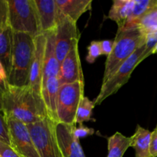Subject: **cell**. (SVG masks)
<instances>
[{
    "instance_id": "6da1fadb",
    "label": "cell",
    "mask_w": 157,
    "mask_h": 157,
    "mask_svg": "<svg viewBox=\"0 0 157 157\" xmlns=\"http://www.w3.org/2000/svg\"><path fill=\"white\" fill-rule=\"evenodd\" d=\"M5 117L29 125L48 117L42 96L29 85L18 87L6 83L1 96Z\"/></svg>"
},
{
    "instance_id": "7a4b0ae2",
    "label": "cell",
    "mask_w": 157,
    "mask_h": 157,
    "mask_svg": "<svg viewBox=\"0 0 157 157\" xmlns=\"http://www.w3.org/2000/svg\"><path fill=\"white\" fill-rule=\"evenodd\" d=\"M35 50V38L29 34L13 32L12 66L8 84L18 87L29 85Z\"/></svg>"
},
{
    "instance_id": "3957f363",
    "label": "cell",
    "mask_w": 157,
    "mask_h": 157,
    "mask_svg": "<svg viewBox=\"0 0 157 157\" xmlns=\"http://www.w3.org/2000/svg\"><path fill=\"white\" fill-rule=\"evenodd\" d=\"M146 35L138 28L117 30L113 48L105 63L103 82L108 79L138 48L145 44Z\"/></svg>"
},
{
    "instance_id": "277c9868",
    "label": "cell",
    "mask_w": 157,
    "mask_h": 157,
    "mask_svg": "<svg viewBox=\"0 0 157 157\" xmlns=\"http://www.w3.org/2000/svg\"><path fill=\"white\" fill-rule=\"evenodd\" d=\"M8 2L9 27L13 32L29 34L35 38L42 34L35 0H8Z\"/></svg>"
},
{
    "instance_id": "5b68a950",
    "label": "cell",
    "mask_w": 157,
    "mask_h": 157,
    "mask_svg": "<svg viewBox=\"0 0 157 157\" xmlns=\"http://www.w3.org/2000/svg\"><path fill=\"white\" fill-rule=\"evenodd\" d=\"M145 44H143L137 50L124 61L121 67L101 85L99 94L94 101L95 105H100L108 97L116 94L124 84L128 82L132 72L136 66L145 60Z\"/></svg>"
},
{
    "instance_id": "8992f818",
    "label": "cell",
    "mask_w": 157,
    "mask_h": 157,
    "mask_svg": "<svg viewBox=\"0 0 157 157\" xmlns=\"http://www.w3.org/2000/svg\"><path fill=\"white\" fill-rule=\"evenodd\" d=\"M56 124L47 117L27 125L40 157H63L57 139Z\"/></svg>"
},
{
    "instance_id": "52a82bcc",
    "label": "cell",
    "mask_w": 157,
    "mask_h": 157,
    "mask_svg": "<svg viewBox=\"0 0 157 157\" xmlns=\"http://www.w3.org/2000/svg\"><path fill=\"white\" fill-rule=\"evenodd\" d=\"M84 81H78L60 86L58 101V123L66 125H76L78 106L82 101Z\"/></svg>"
},
{
    "instance_id": "ba28073f",
    "label": "cell",
    "mask_w": 157,
    "mask_h": 157,
    "mask_svg": "<svg viewBox=\"0 0 157 157\" xmlns=\"http://www.w3.org/2000/svg\"><path fill=\"white\" fill-rule=\"evenodd\" d=\"M79 38L77 22L66 17L58 9L57 26L55 29V52L60 64L72 48L79 43Z\"/></svg>"
},
{
    "instance_id": "9c48e42d",
    "label": "cell",
    "mask_w": 157,
    "mask_h": 157,
    "mask_svg": "<svg viewBox=\"0 0 157 157\" xmlns=\"http://www.w3.org/2000/svg\"><path fill=\"white\" fill-rule=\"evenodd\" d=\"M6 118L11 147L21 157H40L27 125L13 118Z\"/></svg>"
},
{
    "instance_id": "30bf717a",
    "label": "cell",
    "mask_w": 157,
    "mask_h": 157,
    "mask_svg": "<svg viewBox=\"0 0 157 157\" xmlns=\"http://www.w3.org/2000/svg\"><path fill=\"white\" fill-rule=\"evenodd\" d=\"M58 80L61 85L84 81L80 59L78 44H75L60 64Z\"/></svg>"
},
{
    "instance_id": "8fae6325",
    "label": "cell",
    "mask_w": 157,
    "mask_h": 157,
    "mask_svg": "<svg viewBox=\"0 0 157 157\" xmlns=\"http://www.w3.org/2000/svg\"><path fill=\"white\" fill-rule=\"evenodd\" d=\"M61 123L56 124V136L63 157H86L79 139L74 134V127Z\"/></svg>"
},
{
    "instance_id": "7c38bea8",
    "label": "cell",
    "mask_w": 157,
    "mask_h": 157,
    "mask_svg": "<svg viewBox=\"0 0 157 157\" xmlns=\"http://www.w3.org/2000/svg\"><path fill=\"white\" fill-rule=\"evenodd\" d=\"M35 50L31 67L29 85L35 92L41 95L44 70V55L46 43L45 34L42 33L37 36L35 38Z\"/></svg>"
},
{
    "instance_id": "4fadbf2b",
    "label": "cell",
    "mask_w": 157,
    "mask_h": 157,
    "mask_svg": "<svg viewBox=\"0 0 157 157\" xmlns=\"http://www.w3.org/2000/svg\"><path fill=\"white\" fill-rule=\"evenodd\" d=\"M46 43L44 55L42 85L51 78H58L60 64L55 52V30L46 32Z\"/></svg>"
},
{
    "instance_id": "5bb4252c",
    "label": "cell",
    "mask_w": 157,
    "mask_h": 157,
    "mask_svg": "<svg viewBox=\"0 0 157 157\" xmlns=\"http://www.w3.org/2000/svg\"><path fill=\"white\" fill-rule=\"evenodd\" d=\"M60 86L58 78H51L43 84L41 88V96L47 110L48 116L55 123H58V101Z\"/></svg>"
},
{
    "instance_id": "9a60e30c",
    "label": "cell",
    "mask_w": 157,
    "mask_h": 157,
    "mask_svg": "<svg viewBox=\"0 0 157 157\" xmlns=\"http://www.w3.org/2000/svg\"><path fill=\"white\" fill-rule=\"evenodd\" d=\"M39 17L41 33L55 30L58 18L56 0H35Z\"/></svg>"
},
{
    "instance_id": "2e32d148",
    "label": "cell",
    "mask_w": 157,
    "mask_h": 157,
    "mask_svg": "<svg viewBox=\"0 0 157 157\" xmlns=\"http://www.w3.org/2000/svg\"><path fill=\"white\" fill-rule=\"evenodd\" d=\"M61 13L77 22L80 17L91 9L92 0H56Z\"/></svg>"
},
{
    "instance_id": "e0dca14e",
    "label": "cell",
    "mask_w": 157,
    "mask_h": 157,
    "mask_svg": "<svg viewBox=\"0 0 157 157\" xmlns=\"http://www.w3.org/2000/svg\"><path fill=\"white\" fill-rule=\"evenodd\" d=\"M135 0H114L109 12V18L118 25V29H122L127 22L133 12Z\"/></svg>"
},
{
    "instance_id": "ac0fdd59",
    "label": "cell",
    "mask_w": 157,
    "mask_h": 157,
    "mask_svg": "<svg viewBox=\"0 0 157 157\" xmlns=\"http://www.w3.org/2000/svg\"><path fill=\"white\" fill-rule=\"evenodd\" d=\"M13 31L10 27L0 32V61L6 70L7 77L10 73L12 66Z\"/></svg>"
},
{
    "instance_id": "d6986e66",
    "label": "cell",
    "mask_w": 157,
    "mask_h": 157,
    "mask_svg": "<svg viewBox=\"0 0 157 157\" xmlns=\"http://www.w3.org/2000/svg\"><path fill=\"white\" fill-rule=\"evenodd\" d=\"M151 132L137 125L136 132L131 136V147L135 150V157H152L150 153Z\"/></svg>"
},
{
    "instance_id": "ffe728a7",
    "label": "cell",
    "mask_w": 157,
    "mask_h": 157,
    "mask_svg": "<svg viewBox=\"0 0 157 157\" xmlns=\"http://www.w3.org/2000/svg\"><path fill=\"white\" fill-rule=\"evenodd\" d=\"M132 138L117 132L108 138V153L107 157H123L129 147H131Z\"/></svg>"
},
{
    "instance_id": "44dd1931",
    "label": "cell",
    "mask_w": 157,
    "mask_h": 157,
    "mask_svg": "<svg viewBox=\"0 0 157 157\" xmlns=\"http://www.w3.org/2000/svg\"><path fill=\"white\" fill-rule=\"evenodd\" d=\"M138 28L141 32L147 35L149 32L157 28V6L153 9L140 17L138 19L133 21L127 29H132V28ZM122 30V29H121Z\"/></svg>"
},
{
    "instance_id": "7402d4cb",
    "label": "cell",
    "mask_w": 157,
    "mask_h": 157,
    "mask_svg": "<svg viewBox=\"0 0 157 157\" xmlns=\"http://www.w3.org/2000/svg\"><path fill=\"white\" fill-rule=\"evenodd\" d=\"M157 6V0H135L134 6H133V12L130 18L127 21V22L124 25V27L118 30L121 29H125L130 25L131 23L136 21V19L147 13L150 9H153Z\"/></svg>"
},
{
    "instance_id": "603a6c76",
    "label": "cell",
    "mask_w": 157,
    "mask_h": 157,
    "mask_svg": "<svg viewBox=\"0 0 157 157\" xmlns=\"http://www.w3.org/2000/svg\"><path fill=\"white\" fill-rule=\"evenodd\" d=\"M95 107L94 101H91L87 97H84L78 106L76 114V124L80 125L84 122H87L91 120L92 112Z\"/></svg>"
},
{
    "instance_id": "cb8c5ba5",
    "label": "cell",
    "mask_w": 157,
    "mask_h": 157,
    "mask_svg": "<svg viewBox=\"0 0 157 157\" xmlns=\"http://www.w3.org/2000/svg\"><path fill=\"white\" fill-rule=\"evenodd\" d=\"M9 27V10L8 0H0V32Z\"/></svg>"
},
{
    "instance_id": "d4e9b609",
    "label": "cell",
    "mask_w": 157,
    "mask_h": 157,
    "mask_svg": "<svg viewBox=\"0 0 157 157\" xmlns=\"http://www.w3.org/2000/svg\"><path fill=\"white\" fill-rule=\"evenodd\" d=\"M101 55H102V53H101V46H100V41H91L90 45L87 47V56L86 58L87 61L90 64H92Z\"/></svg>"
},
{
    "instance_id": "484cf974",
    "label": "cell",
    "mask_w": 157,
    "mask_h": 157,
    "mask_svg": "<svg viewBox=\"0 0 157 157\" xmlns=\"http://www.w3.org/2000/svg\"><path fill=\"white\" fill-rule=\"evenodd\" d=\"M0 140L11 145L7 121L4 113L1 110H0Z\"/></svg>"
},
{
    "instance_id": "4316f807",
    "label": "cell",
    "mask_w": 157,
    "mask_h": 157,
    "mask_svg": "<svg viewBox=\"0 0 157 157\" xmlns=\"http://www.w3.org/2000/svg\"><path fill=\"white\" fill-rule=\"evenodd\" d=\"M0 157H21L9 144L0 140Z\"/></svg>"
},
{
    "instance_id": "83f0119b",
    "label": "cell",
    "mask_w": 157,
    "mask_h": 157,
    "mask_svg": "<svg viewBox=\"0 0 157 157\" xmlns=\"http://www.w3.org/2000/svg\"><path fill=\"white\" fill-rule=\"evenodd\" d=\"M94 133V130L92 128L85 127L83 124L80 125L79 127H74V134L78 139L85 137L87 136H91Z\"/></svg>"
},
{
    "instance_id": "f1b7e54d",
    "label": "cell",
    "mask_w": 157,
    "mask_h": 157,
    "mask_svg": "<svg viewBox=\"0 0 157 157\" xmlns=\"http://www.w3.org/2000/svg\"><path fill=\"white\" fill-rule=\"evenodd\" d=\"M101 53L102 55L108 57L111 54L113 48V41L112 40H103L100 41Z\"/></svg>"
},
{
    "instance_id": "f546056e",
    "label": "cell",
    "mask_w": 157,
    "mask_h": 157,
    "mask_svg": "<svg viewBox=\"0 0 157 157\" xmlns=\"http://www.w3.org/2000/svg\"><path fill=\"white\" fill-rule=\"evenodd\" d=\"M150 153L152 157H157V126L153 131L151 132Z\"/></svg>"
},
{
    "instance_id": "4dcf8cb0",
    "label": "cell",
    "mask_w": 157,
    "mask_h": 157,
    "mask_svg": "<svg viewBox=\"0 0 157 157\" xmlns=\"http://www.w3.org/2000/svg\"><path fill=\"white\" fill-rule=\"evenodd\" d=\"M0 78H1L4 81L7 82V79H8L7 74H6V70H5L4 67H3L1 61H0Z\"/></svg>"
},
{
    "instance_id": "1f68e13d",
    "label": "cell",
    "mask_w": 157,
    "mask_h": 157,
    "mask_svg": "<svg viewBox=\"0 0 157 157\" xmlns=\"http://www.w3.org/2000/svg\"><path fill=\"white\" fill-rule=\"evenodd\" d=\"M6 81H3L1 78H0V94L2 95V94L3 93L5 90V87H6Z\"/></svg>"
},
{
    "instance_id": "d6a6232c",
    "label": "cell",
    "mask_w": 157,
    "mask_h": 157,
    "mask_svg": "<svg viewBox=\"0 0 157 157\" xmlns=\"http://www.w3.org/2000/svg\"><path fill=\"white\" fill-rule=\"evenodd\" d=\"M153 54H157V44L154 47V48L153 49V51H152V55H153Z\"/></svg>"
},
{
    "instance_id": "836d02e7",
    "label": "cell",
    "mask_w": 157,
    "mask_h": 157,
    "mask_svg": "<svg viewBox=\"0 0 157 157\" xmlns=\"http://www.w3.org/2000/svg\"><path fill=\"white\" fill-rule=\"evenodd\" d=\"M1 96L2 95L0 94V110L2 111V104H1Z\"/></svg>"
},
{
    "instance_id": "e575fe53",
    "label": "cell",
    "mask_w": 157,
    "mask_h": 157,
    "mask_svg": "<svg viewBox=\"0 0 157 157\" xmlns=\"http://www.w3.org/2000/svg\"></svg>"
}]
</instances>
